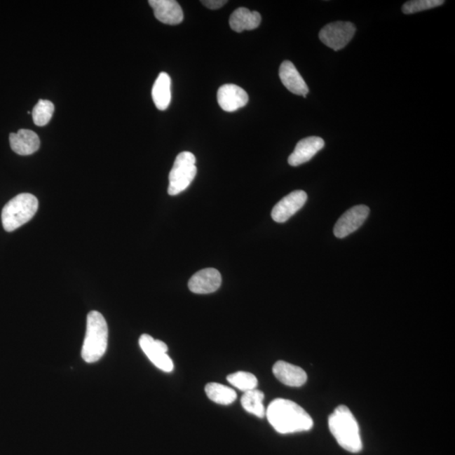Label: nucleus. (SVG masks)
Listing matches in <instances>:
<instances>
[{
    "label": "nucleus",
    "instance_id": "nucleus-1",
    "mask_svg": "<svg viewBox=\"0 0 455 455\" xmlns=\"http://www.w3.org/2000/svg\"><path fill=\"white\" fill-rule=\"evenodd\" d=\"M271 427L281 434L308 431L314 421L304 408L290 400L278 398L266 411Z\"/></svg>",
    "mask_w": 455,
    "mask_h": 455
},
{
    "label": "nucleus",
    "instance_id": "nucleus-2",
    "mask_svg": "<svg viewBox=\"0 0 455 455\" xmlns=\"http://www.w3.org/2000/svg\"><path fill=\"white\" fill-rule=\"evenodd\" d=\"M328 424L330 431L341 448L351 453L360 452L362 442L358 423L348 407H337L329 416Z\"/></svg>",
    "mask_w": 455,
    "mask_h": 455
},
{
    "label": "nucleus",
    "instance_id": "nucleus-3",
    "mask_svg": "<svg viewBox=\"0 0 455 455\" xmlns=\"http://www.w3.org/2000/svg\"><path fill=\"white\" fill-rule=\"evenodd\" d=\"M108 344V325L98 311L87 315L86 333L82 348V358L88 363L97 362L105 354Z\"/></svg>",
    "mask_w": 455,
    "mask_h": 455
},
{
    "label": "nucleus",
    "instance_id": "nucleus-4",
    "mask_svg": "<svg viewBox=\"0 0 455 455\" xmlns=\"http://www.w3.org/2000/svg\"><path fill=\"white\" fill-rule=\"evenodd\" d=\"M39 200L31 193H20L6 204L2 210V224L7 232L15 229L30 221L39 210Z\"/></svg>",
    "mask_w": 455,
    "mask_h": 455
},
{
    "label": "nucleus",
    "instance_id": "nucleus-5",
    "mask_svg": "<svg viewBox=\"0 0 455 455\" xmlns=\"http://www.w3.org/2000/svg\"><path fill=\"white\" fill-rule=\"evenodd\" d=\"M197 172L194 154L187 151L179 153L169 175L168 193L175 196L189 189Z\"/></svg>",
    "mask_w": 455,
    "mask_h": 455
},
{
    "label": "nucleus",
    "instance_id": "nucleus-6",
    "mask_svg": "<svg viewBox=\"0 0 455 455\" xmlns=\"http://www.w3.org/2000/svg\"><path fill=\"white\" fill-rule=\"evenodd\" d=\"M356 32V27L351 22L330 23L321 29L320 39L328 48L339 51L344 48Z\"/></svg>",
    "mask_w": 455,
    "mask_h": 455
},
{
    "label": "nucleus",
    "instance_id": "nucleus-7",
    "mask_svg": "<svg viewBox=\"0 0 455 455\" xmlns=\"http://www.w3.org/2000/svg\"><path fill=\"white\" fill-rule=\"evenodd\" d=\"M140 345L153 365L158 369L170 373L174 369L172 359L167 354L168 346L164 341L154 339L148 334H144L140 338Z\"/></svg>",
    "mask_w": 455,
    "mask_h": 455
},
{
    "label": "nucleus",
    "instance_id": "nucleus-8",
    "mask_svg": "<svg viewBox=\"0 0 455 455\" xmlns=\"http://www.w3.org/2000/svg\"><path fill=\"white\" fill-rule=\"evenodd\" d=\"M369 215V208L365 205L354 206L344 212L334 227V235L339 239L356 231L365 222Z\"/></svg>",
    "mask_w": 455,
    "mask_h": 455
},
{
    "label": "nucleus",
    "instance_id": "nucleus-9",
    "mask_svg": "<svg viewBox=\"0 0 455 455\" xmlns=\"http://www.w3.org/2000/svg\"><path fill=\"white\" fill-rule=\"evenodd\" d=\"M306 191L298 190L287 195L274 206L271 218L277 223H285L304 207L307 201Z\"/></svg>",
    "mask_w": 455,
    "mask_h": 455
},
{
    "label": "nucleus",
    "instance_id": "nucleus-10",
    "mask_svg": "<svg viewBox=\"0 0 455 455\" xmlns=\"http://www.w3.org/2000/svg\"><path fill=\"white\" fill-rule=\"evenodd\" d=\"M222 283L219 271L215 269H205L196 273L191 278L189 287L194 294H208L215 293Z\"/></svg>",
    "mask_w": 455,
    "mask_h": 455
},
{
    "label": "nucleus",
    "instance_id": "nucleus-11",
    "mask_svg": "<svg viewBox=\"0 0 455 455\" xmlns=\"http://www.w3.org/2000/svg\"><path fill=\"white\" fill-rule=\"evenodd\" d=\"M219 105L225 111L233 112L244 107L249 102L245 90L233 83L221 86L217 94Z\"/></svg>",
    "mask_w": 455,
    "mask_h": 455
},
{
    "label": "nucleus",
    "instance_id": "nucleus-12",
    "mask_svg": "<svg viewBox=\"0 0 455 455\" xmlns=\"http://www.w3.org/2000/svg\"><path fill=\"white\" fill-rule=\"evenodd\" d=\"M149 4L154 16L162 23L174 26L181 24L184 18L182 7L175 0H149Z\"/></svg>",
    "mask_w": 455,
    "mask_h": 455
},
{
    "label": "nucleus",
    "instance_id": "nucleus-13",
    "mask_svg": "<svg viewBox=\"0 0 455 455\" xmlns=\"http://www.w3.org/2000/svg\"><path fill=\"white\" fill-rule=\"evenodd\" d=\"M325 147V142L320 137H308L300 140L294 149V151L289 157V164L291 166H299L310 161L317 153Z\"/></svg>",
    "mask_w": 455,
    "mask_h": 455
},
{
    "label": "nucleus",
    "instance_id": "nucleus-14",
    "mask_svg": "<svg viewBox=\"0 0 455 455\" xmlns=\"http://www.w3.org/2000/svg\"><path fill=\"white\" fill-rule=\"evenodd\" d=\"M274 376L283 385L290 387H300L307 381V374L300 367L285 361H278L273 365Z\"/></svg>",
    "mask_w": 455,
    "mask_h": 455
},
{
    "label": "nucleus",
    "instance_id": "nucleus-15",
    "mask_svg": "<svg viewBox=\"0 0 455 455\" xmlns=\"http://www.w3.org/2000/svg\"><path fill=\"white\" fill-rule=\"evenodd\" d=\"M279 77L290 93L306 97L308 88L293 62L287 60L283 62L279 69Z\"/></svg>",
    "mask_w": 455,
    "mask_h": 455
},
{
    "label": "nucleus",
    "instance_id": "nucleus-16",
    "mask_svg": "<svg viewBox=\"0 0 455 455\" xmlns=\"http://www.w3.org/2000/svg\"><path fill=\"white\" fill-rule=\"evenodd\" d=\"M10 144L15 153L23 156H30L40 148L39 135L28 129H20L16 133H11Z\"/></svg>",
    "mask_w": 455,
    "mask_h": 455
},
{
    "label": "nucleus",
    "instance_id": "nucleus-17",
    "mask_svg": "<svg viewBox=\"0 0 455 455\" xmlns=\"http://www.w3.org/2000/svg\"><path fill=\"white\" fill-rule=\"evenodd\" d=\"M262 16L257 11H250L246 8H239L233 12L229 18V26L233 31L242 32L252 31L260 26Z\"/></svg>",
    "mask_w": 455,
    "mask_h": 455
},
{
    "label": "nucleus",
    "instance_id": "nucleus-18",
    "mask_svg": "<svg viewBox=\"0 0 455 455\" xmlns=\"http://www.w3.org/2000/svg\"><path fill=\"white\" fill-rule=\"evenodd\" d=\"M171 79L170 75L162 72L158 74L152 89V98L157 109L165 111L171 101Z\"/></svg>",
    "mask_w": 455,
    "mask_h": 455
},
{
    "label": "nucleus",
    "instance_id": "nucleus-19",
    "mask_svg": "<svg viewBox=\"0 0 455 455\" xmlns=\"http://www.w3.org/2000/svg\"><path fill=\"white\" fill-rule=\"evenodd\" d=\"M205 392L212 402L219 405H231L237 399L235 390L219 383H208L205 386Z\"/></svg>",
    "mask_w": 455,
    "mask_h": 455
},
{
    "label": "nucleus",
    "instance_id": "nucleus-20",
    "mask_svg": "<svg viewBox=\"0 0 455 455\" xmlns=\"http://www.w3.org/2000/svg\"><path fill=\"white\" fill-rule=\"evenodd\" d=\"M264 398L265 395L261 391L254 389L246 391L241 398L242 407L250 414L262 419L266 415L264 405H263Z\"/></svg>",
    "mask_w": 455,
    "mask_h": 455
},
{
    "label": "nucleus",
    "instance_id": "nucleus-21",
    "mask_svg": "<svg viewBox=\"0 0 455 455\" xmlns=\"http://www.w3.org/2000/svg\"><path fill=\"white\" fill-rule=\"evenodd\" d=\"M227 381L236 389L243 392L257 389L258 381L254 374L240 371L228 375Z\"/></svg>",
    "mask_w": 455,
    "mask_h": 455
},
{
    "label": "nucleus",
    "instance_id": "nucleus-22",
    "mask_svg": "<svg viewBox=\"0 0 455 455\" xmlns=\"http://www.w3.org/2000/svg\"><path fill=\"white\" fill-rule=\"evenodd\" d=\"M54 111L53 103L48 100H40L32 111L33 122L37 126L43 127L51 120Z\"/></svg>",
    "mask_w": 455,
    "mask_h": 455
},
{
    "label": "nucleus",
    "instance_id": "nucleus-23",
    "mask_svg": "<svg viewBox=\"0 0 455 455\" xmlns=\"http://www.w3.org/2000/svg\"><path fill=\"white\" fill-rule=\"evenodd\" d=\"M444 0H412L402 6V12L406 15L419 13L444 5Z\"/></svg>",
    "mask_w": 455,
    "mask_h": 455
},
{
    "label": "nucleus",
    "instance_id": "nucleus-24",
    "mask_svg": "<svg viewBox=\"0 0 455 455\" xmlns=\"http://www.w3.org/2000/svg\"><path fill=\"white\" fill-rule=\"evenodd\" d=\"M226 0H203L202 4L210 10H218L226 4Z\"/></svg>",
    "mask_w": 455,
    "mask_h": 455
}]
</instances>
